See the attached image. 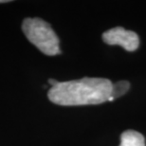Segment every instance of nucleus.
Wrapping results in <instances>:
<instances>
[{"instance_id":"obj_6","label":"nucleus","mask_w":146,"mask_h":146,"mask_svg":"<svg viewBox=\"0 0 146 146\" xmlns=\"http://www.w3.org/2000/svg\"><path fill=\"white\" fill-rule=\"evenodd\" d=\"M58 83H59V82L56 81V80H54V79H49V80H48V84H50L51 87L52 86H55Z\"/></svg>"},{"instance_id":"obj_7","label":"nucleus","mask_w":146,"mask_h":146,"mask_svg":"<svg viewBox=\"0 0 146 146\" xmlns=\"http://www.w3.org/2000/svg\"><path fill=\"white\" fill-rule=\"evenodd\" d=\"M6 2H9L7 0H0V3H6Z\"/></svg>"},{"instance_id":"obj_4","label":"nucleus","mask_w":146,"mask_h":146,"mask_svg":"<svg viewBox=\"0 0 146 146\" xmlns=\"http://www.w3.org/2000/svg\"><path fill=\"white\" fill-rule=\"evenodd\" d=\"M119 146H145L144 137L134 130L124 131L121 136Z\"/></svg>"},{"instance_id":"obj_2","label":"nucleus","mask_w":146,"mask_h":146,"mask_svg":"<svg viewBox=\"0 0 146 146\" xmlns=\"http://www.w3.org/2000/svg\"><path fill=\"white\" fill-rule=\"evenodd\" d=\"M26 37L36 48L48 56L60 54L59 38L50 25L41 18H26L22 24Z\"/></svg>"},{"instance_id":"obj_3","label":"nucleus","mask_w":146,"mask_h":146,"mask_svg":"<svg viewBox=\"0 0 146 146\" xmlns=\"http://www.w3.org/2000/svg\"><path fill=\"white\" fill-rule=\"evenodd\" d=\"M103 40L108 45L121 46L125 50L134 51L139 48V39L138 34L132 31H126L121 27H117L106 31Z\"/></svg>"},{"instance_id":"obj_5","label":"nucleus","mask_w":146,"mask_h":146,"mask_svg":"<svg viewBox=\"0 0 146 146\" xmlns=\"http://www.w3.org/2000/svg\"><path fill=\"white\" fill-rule=\"evenodd\" d=\"M130 88V83L127 81H119L118 83L114 84L112 86V91H111V97L117 99L121 96L124 95Z\"/></svg>"},{"instance_id":"obj_1","label":"nucleus","mask_w":146,"mask_h":146,"mask_svg":"<svg viewBox=\"0 0 146 146\" xmlns=\"http://www.w3.org/2000/svg\"><path fill=\"white\" fill-rule=\"evenodd\" d=\"M113 84L104 78H83L59 82L48 90L49 101L66 106L100 104L108 101Z\"/></svg>"}]
</instances>
